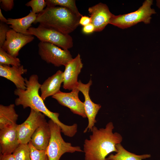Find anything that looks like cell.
Returning <instances> with one entry per match:
<instances>
[{
    "label": "cell",
    "mask_w": 160,
    "mask_h": 160,
    "mask_svg": "<svg viewBox=\"0 0 160 160\" xmlns=\"http://www.w3.org/2000/svg\"><path fill=\"white\" fill-rule=\"evenodd\" d=\"M114 126L111 122L108 123L104 128L98 129L94 126L91 131L92 134L86 139L83 151L85 160H107L106 157L113 152H116V144L121 143V135L113 132Z\"/></svg>",
    "instance_id": "1"
},
{
    "label": "cell",
    "mask_w": 160,
    "mask_h": 160,
    "mask_svg": "<svg viewBox=\"0 0 160 160\" xmlns=\"http://www.w3.org/2000/svg\"><path fill=\"white\" fill-rule=\"evenodd\" d=\"M80 17L65 7L47 6L37 15L33 23H39L44 27L65 34H69L79 25Z\"/></svg>",
    "instance_id": "2"
},
{
    "label": "cell",
    "mask_w": 160,
    "mask_h": 160,
    "mask_svg": "<svg viewBox=\"0 0 160 160\" xmlns=\"http://www.w3.org/2000/svg\"><path fill=\"white\" fill-rule=\"evenodd\" d=\"M25 79L26 89L23 90L16 88L14 91V95L18 97L15 100V105H21L24 109L29 107L42 113L50 119H53L56 113L47 108L39 94L41 84L39 82L38 75L32 74L28 79L25 78Z\"/></svg>",
    "instance_id": "3"
},
{
    "label": "cell",
    "mask_w": 160,
    "mask_h": 160,
    "mask_svg": "<svg viewBox=\"0 0 160 160\" xmlns=\"http://www.w3.org/2000/svg\"><path fill=\"white\" fill-rule=\"evenodd\" d=\"M48 122L51 136L45 151L49 160H59L62 156L66 153L83 152L80 146H73L71 143L64 140L61 135V129L57 124L51 119Z\"/></svg>",
    "instance_id": "4"
},
{
    "label": "cell",
    "mask_w": 160,
    "mask_h": 160,
    "mask_svg": "<svg viewBox=\"0 0 160 160\" xmlns=\"http://www.w3.org/2000/svg\"><path fill=\"white\" fill-rule=\"evenodd\" d=\"M153 0H146L137 10L128 14L114 15L110 24L121 29L130 27L140 22L146 24L150 23L151 15L156 13L152 9Z\"/></svg>",
    "instance_id": "5"
},
{
    "label": "cell",
    "mask_w": 160,
    "mask_h": 160,
    "mask_svg": "<svg viewBox=\"0 0 160 160\" xmlns=\"http://www.w3.org/2000/svg\"><path fill=\"white\" fill-rule=\"evenodd\" d=\"M27 32L40 41L53 44L63 49L68 50L73 46V39L69 34H63L40 25L36 28L31 27Z\"/></svg>",
    "instance_id": "6"
},
{
    "label": "cell",
    "mask_w": 160,
    "mask_h": 160,
    "mask_svg": "<svg viewBox=\"0 0 160 160\" xmlns=\"http://www.w3.org/2000/svg\"><path fill=\"white\" fill-rule=\"evenodd\" d=\"M38 47V53L41 59L55 66H65L73 59L68 50L62 49L53 44L40 41Z\"/></svg>",
    "instance_id": "7"
},
{
    "label": "cell",
    "mask_w": 160,
    "mask_h": 160,
    "mask_svg": "<svg viewBox=\"0 0 160 160\" xmlns=\"http://www.w3.org/2000/svg\"><path fill=\"white\" fill-rule=\"evenodd\" d=\"M45 115L42 113L31 109L29 115L22 124L17 125L19 142L20 144H28L36 129L46 121Z\"/></svg>",
    "instance_id": "8"
},
{
    "label": "cell",
    "mask_w": 160,
    "mask_h": 160,
    "mask_svg": "<svg viewBox=\"0 0 160 160\" xmlns=\"http://www.w3.org/2000/svg\"><path fill=\"white\" fill-rule=\"evenodd\" d=\"M79 91L77 87L73 89L70 92H63L60 90L52 97L61 105L69 108L73 113L85 118L87 116L84 103L79 97Z\"/></svg>",
    "instance_id": "9"
},
{
    "label": "cell",
    "mask_w": 160,
    "mask_h": 160,
    "mask_svg": "<svg viewBox=\"0 0 160 160\" xmlns=\"http://www.w3.org/2000/svg\"><path fill=\"white\" fill-rule=\"evenodd\" d=\"M92 84L91 80H90L87 84L82 83L80 80L78 81L77 88L83 94L84 101V107L87 117L88 118V123L87 127L84 131V133H86L88 131H91L93 127L95 126L97 121L96 117L99 110L101 108L100 104L94 103L91 100L89 92L90 86Z\"/></svg>",
    "instance_id": "10"
},
{
    "label": "cell",
    "mask_w": 160,
    "mask_h": 160,
    "mask_svg": "<svg viewBox=\"0 0 160 160\" xmlns=\"http://www.w3.org/2000/svg\"><path fill=\"white\" fill-rule=\"evenodd\" d=\"M34 39L32 35H25L10 29L7 33L6 40L1 48L8 53L17 57L21 49Z\"/></svg>",
    "instance_id": "11"
},
{
    "label": "cell",
    "mask_w": 160,
    "mask_h": 160,
    "mask_svg": "<svg viewBox=\"0 0 160 160\" xmlns=\"http://www.w3.org/2000/svg\"><path fill=\"white\" fill-rule=\"evenodd\" d=\"M91 23L95 28V32L103 30L110 23L114 15L110 11L105 4L100 3L88 9Z\"/></svg>",
    "instance_id": "12"
},
{
    "label": "cell",
    "mask_w": 160,
    "mask_h": 160,
    "mask_svg": "<svg viewBox=\"0 0 160 160\" xmlns=\"http://www.w3.org/2000/svg\"><path fill=\"white\" fill-rule=\"evenodd\" d=\"M65 66L63 72V87L65 89L72 90L77 87L78 76L83 66L80 55L78 54Z\"/></svg>",
    "instance_id": "13"
},
{
    "label": "cell",
    "mask_w": 160,
    "mask_h": 160,
    "mask_svg": "<svg viewBox=\"0 0 160 160\" xmlns=\"http://www.w3.org/2000/svg\"><path fill=\"white\" fill-rule=\"evenodd\" d=\"M17 125L0 129V154H12L20 144Z\"/></svg>",
    "instance_id": "14"
},
{
    "label": "cell",
    "mask_w": 160,
    "mask_h": 160,
    "mask_svg": "<svg viewBox=\"0 0 160 160\" xmlns=\"http://www.w3.org/2000/svg\"><path fill=\"white\" fill-rule=\"evenodd\" d=\"M27 71L23 65L19 66L0 65V76L10 80L14 83L16 88L26 89L25 78L22 75Z\"/></svg>",
    "instance_id": "15"
},
{
    "label": "cell",
    "mask_w": 160,
    "mask_h": 160,
    "mask_svg": "<svg viewBox=\"0 0 160 160\" xmlns=\"http://www.w3.org/2000/svg\"><path fill=\"white\" fill-rule=\"evenodd\" d=\"M63 79V72L59 70L44 82L40 88V96L43 100L49 96H52L60 91Z\"/></svg>",
    "instance_id": "16"
},
{
    "label": "cell",
    "mask_w": 160,
    "mask_h": 160,
    "mask_svg": "<svg viewBox=\"0 0 160 160\" xmlns=\"http://www.w3.org/2000/svg\"><path fill=\"white\" fill-rule=\"evenodd\" d=\"M51 133L49 124L47 121L35 130L30 141L32 145L36 149L46 151L49 145Z\"/></svg>",
    "instance_id": "17"
},
{
    "label": "cell",
    "mask_w": 160,
    "mask_h": 160,
    "mask_svg": "<svg viewBox=\"0 0 160 160\" xmlns=\"http://www.w3.org/2000/svg\"><path fill=\"white\" fill-rule=\"evenodd\" d=\"M37 14L31 11L25 17L17 19L8 18L7 24L16 32L25 35H30L27 31L33 23L37 17Z\"/></svg>",
    "instance_id": "18"
},
{
    "label": "cell",
    "mask_w": 160,
    "mask_h": 160,
    "mask_svg": "<svg viewBox=\"0 0 160 160\" xmlns=\"http://www.w3.org/2000/svg\"><path fill=\"white\" fill-rule=\"evenodd\" d=\"M15 104L0 105V129L16 124L18 115L15 109Z\"/></svg>",
    "instance_id": "19"
},
{
    "label": "cell",
    "mask_w": 160,
    "mask_h": 160,
    "mask_svg": "<svg viewBox=\"0 0 160 160\" xmlns=\"http://www.w3.org/2000/svg\"><path fill=\"white\" fill-rule=\"evenodd\" d=\"M117 151L115 154H111L106 158L107 160H143L151 157L150 154L137 155L127 151L121 143L116 145Z\"/></svg>",
    "instance_id": "20"
},
{
    "label": "cell",
    "mask_w": 160,
    "mask_h": 160,
    "mask_svg": "<svg viewBox=\"0 0 160 160\" xmlns=\"http://www.w3.org/2000/svg\"><path fill=\"white\" fill-rule=\"evenodd\" d=\"M47 6H59L67 8L76 15L81 17L82 15L79 12L74 0H46Z\"/></svg>",
    "instance_id": "21"
},
{
    "label": "cell",
    "mask_w": 160,
    "mask_h": 160,
    "mask_svg": "<svg viewBox=\"0 0 160 160\" xmlns=\"http://www.w3.org/2000/svg\"><path fill=\"white\" fill-rule=\"evenodd\" d=\"M15 160H31V150L28 144H20L12 153Z\"/></svg>",
    "instance_id": "22"
},
{
    "label": "cell",
    "mask_w": 160,
    "mask_h": 160,
    "mask_svg": "<svg viewBox=\"0 0 160 160\" xmlns=\"http://www.w3.org/2000/svg\"><path fill=\"white\" fill-rule=\"evenodd\" d=\"M20 60L9 54L0 48V65L19 66L21 65Z\"/></svg>",
    "instance_id": "23"
},
{
    "label": "cell",
    "mask_w": 160,
    "mask_h": 160,
    "mask_svg": "<svg viewBox=\"0 0 160 160\" xmlns=\"http://www.w3.org/2000/svg\"><path fill=\"white\" fill-rule=\"evenodd\" d=\"M25 5L31 7L32 9L31 12L36 14L41 12L47 6L45 0H31L26 3Z\"/></svg>",
    "instance_id": "24"
},
{
    "label": "cell",
    "mask_w": 160,
    "mask_h": 160,
    "mask_svg": "<svg viewBox=\"0 0 160 160\" xmlns=\"http://www.w3.org/2000/svg\"><path fill=\"white\" fill-rule=\"evenodd\" d=\"M31 150V160H49L45 151L36 149L30 141L28 143Z\"/></svg>",
    "instance_id": "25"
},
{
    "label": "cell",
    "mask_w": 160,
    "mask_h": 160,
    "mask_svg": "<svg viewBox=\"0 0 160 160\" xmlns=\"http://www.w3.org/2000/svg\"><path fill=\"white\" fill-rule=\"evenodd\" d=\"M6 23H0V48L2 47L5 41L7 32L10 29Z\"/></svg>",
    "instance_id": "26"
},
{
    "label": "cell",
    "mask_w": 160,
    "mask_h": 160,
    "mask_svg": "<svg viewBox=\"0 0 160 160\" xmlns=\"http://www.w3.org/2000/svg\"><path fill=\"white\" fill-rule=\"evenodd\" d=\"M0 3L1 8L5 11L11 10L14 6L13 0H0Z\"/></svg>",
    "instance_id": "27"
},
{
    "label": "cell",
    "mask_w": 160,
    "mask_h": 160,
    "mask_svg": "<svg viewBox=\"0 0 160 160\" xmlns=\"http://www.w3.org/2000/svg\"><path fill=\"white\" fill-rule=\"evenodd\" d=\"M82 31L85 34H89L95 32V28L92 23L83 26Z\"/></svg>",
    "instance_id": "28"
},
{
    "label": "cell",
    "mask_w": 160,
    "mask_h": 160,
    "mask_svg": "<svg viewBox=\"0 0 160 160\" xmlns=\"http://www.w3.org/2000/svg\"><path fill=\"white\" fill-rule=\"evenodd\" d=\"M91 23V20L90 17L86 16H82L79 21V25L83 26L86 25Z\"/></svg>",
    "instance_id": "29"
},
{
    "label": "cell",
    "mask_w": 160,
    "mask_h": 160,
    "mask_svg": "<svg viewBox=\"0 0 160 160\" xmlns=\"http://www.w3.org/2000/svg\"><path fill=\"white\" fill-rule=\"evenodd\" d=\"M0 160H15L12 154H0Z\"/></svg>",
    "instance_id": "30"
},
{
    "label": "cell",
    "mask_w": 160,
    "mask_h": 160,
    "mask_svg": "<svg viewBox=\"0 0 160 160\" xmlns=\"http://www.w3.org/2000/svg\"><path fill=\"white\" fill-rule=\"evenodd\" d=\"M0 20L1 22L7 24V19H6L3 15L1 8L0 9Z\"/></svg>",
    "instance_id": "31"
},
{
    "label": "cell",
    "mask_w": 160,
    "mask_h": 160,
    "mask_svg": "<svg viewBox=\"0 0 160 160\" xmlns=\"http://www.w3.org/2000/svg\"><path fill=\"white\" fill-rule=\"evenodd\" d=\"M156 5L160 9V0L156 1Z\"/></svg>",
    "instance_id": "32"
}]
</instances>
